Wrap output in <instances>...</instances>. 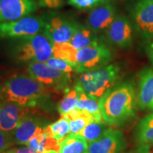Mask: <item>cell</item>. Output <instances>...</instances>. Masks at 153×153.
<instances>
[{
	"label": "cell",
	"instance_id": "cell-13",
	"mask_svg": "<svg viewBox=\"0 0 153 153\" xmlns=\"http://www.w3.org/2000/svg\"><path fill=\"white\" fill-rule=\"evenodd\" d=\"M125 146L122 132L112 128L106 129L102 135L88 145L89 153H119Z\"/></svg>",
	"mask_w": 153,
	"mask_h": 153
},
{
	"label": "cell",
	"instance_id": "cell-5",
	"mask_svg": "<svg viewBox=\"0 0 153 153\" xmlns=\"http://www.w3.org/2000/svg\"><path fill=\"white\" fill-rule=\"evenodd\" d=\"M43 18V33L53 44L69 43L79 24L72 17L57 12L48 13Z\"/></svg>",
	"mask_w": 153,
	"mask_h": 153
},
{
	"label": "cell",
	"instance_id": "cell-3",
	"mask_svg": "<svg viewBox=\"0 0 153 153\" xmlns=\"http://www.w3.org/2000/svg\"><path fill=\"white\" fill-rule=\"evenodd\" d=\"M53 44L41 33L11 39L8 44L9 55L18 63L46 62L53 57Z\"/></svg>",
	"mask_w": 153,
	"mask_h": 153
},
{
	"label": "cell",
	"instance_id": "cell-16",
	"mask_svg": "<svg viewBox=\"0 0 153 153\" xmlns=\"http://www.w3.org/2000/svg\"><path fill=\"white\" fill-rule=\"evenodd\" d=\"M137 101L143 110L153 111V70L144 68L139 74Z\"/></svg>",
	"mask_w": 153,
	"mask_h": 153
},
{
	"label": "cell",
	"instance_id": "cell-24",
	"mask_svg": "<svg viewBox=\"0 0 153 153\" xmlns=\"http://www.w3.org/2000/svg\"><path fill=\"white\" fill-rule=\"evenodd\" d=\"M49 126L53 137L59 143L62 142L68 135H70V122L64 116H62L57 121Z\"/></svg>",
	"mask_w": 153,
	"mask_h": 153
},
{
	"label": "cell",
	"instance_id": "cell-14",
	"mask_svg": "<svg viewBox=\"0 0 153 153\" xmlns=\"http://www.w3.org/2000/svg\"><path fill=\"white\" fill-rule=\"evenodd\" d=\"M117 16V9L111 2L102 4L91 9L86 19V25L98 34L109 27Z\"/></svg>",
	"mask_w": 153,
	"mask_h": 153
},
{
	"label": "cell",
	"instance_id": "cell-29",
	"mask_svg": "<svg viewBox=\"0 0 153 153\" xmlns=\"http://www.w3.org/2000/svg\"><path fill=\"white\" fill-rule=\"evenodd\" d=\"M0 153H38L30 148H11Z\"/></svg>",
	"mask_w": 153,
	"mask_h": 153
},
{
	"label": "cell",
	"instance_id": "cell-26",
	"mask_svg": "<svg viewBox=\"0 0 153 153\" xmlns=\"http://www.w3.org/2000/svg\"><path fill=\"white\" fill-rule=\"evenodd\" d=\"M46 63L50 67L57 70V71L62 72V73L72 75V73L75 72L73 66L70 63H69L68 61L62 60V59L52 57L47 61Z\"/></svg>",
	"mask_w": 153,
	"mask_h": 153
},
{
	"label": "cell",
	"instance_id": "cell-21",
	"mask_svg": "<svg viewBox=\"0 0 153 153\" xmlns=\"http://www.w3.org/2000/svg\"><path fill=\"white\" fill-rule=\"evenodd\" d=\"M77 51L70 43L53 44V57L68 61L75 70Z\"/></svg>",
	"mask_w": 153,
	"mask_h": 153
},
{
	"label": "cell",
	"instance_id": "cell-19",
	"mask_svg": "<svg viewBox=\"0 0 153 153\" xmlns=\"http://www.w3.org/2000/svg\"><path fill=\"white\" fill-rule=\"evenodd\" d=\"M137 139L140 144L153 146V114L147 115L140 121Z\"/></svg>",
	"mask_w": 153,
	"mask_h": 153
},
{
	"label": "cell",
	"instance_id": "cell-28",
	"mask_svg": "<svg viewBox=\"0 0 153 153\" xmlns=\"http://www.w3.org/2000/svg\"><path fill=\"white\" fill-rule=\"evenodd\" d=\"M13 145L10 136L0 130V152L11 148Z\"/></svg>",
	"mask_w": 153,
	"mask_h": 153
},
{
	"label": "cell",
	"instance_id": "cell-33",
	"mask_svg": "<svg viewBox=\"0 0 153 153\" xmlns=\"http://www.w3.org/2000/svg\"><path fill=\"white\" fill-rule=\"evenodd\" d=\"M151 1H153V0H151Z\"/></svg>",
	"mask_w": 153,
	"mask_h": 153
},
{
	"label": "cell",
	"instance_id": "cell-22",
	"mask_svg": "<svg viewBox=\"0 0 153 153\" xmlns=\"http://www.w3.org/2000/svg\"><path fill=\"white\" fill-rule=\"evenodd\" d=\"M105 124L106 123L104 122H90L77 135L85 139L89 144V143L98 139L106 131V129Z\"/></svg>",
	"mask_w": 153,
	"mask_h": 153
},
{
	"label": "cell",
	"instance_id": "cell-17",
	"mask_svg": "<svg viewBox=\"0 0 153 153\" xmlns=\"http://www.w3.org/2000/svg\"><path fill=\"white\" fill-rule=\"evenodd\" d=\"M69 43L71 44L74 48L80 50L97 45L102 42L99 39L97 33L94 32L87 25H83L79 23L73 36Z\"/></svg>",
	"mask_w": 153,
	"mask_h": 153
},
{
	"label": "cell",
	"instance_id": "cell-25",
	"mask_svg": "<svg viewBox=\"0 0 153 153\" xmlns=\"http://www.w3.org/2000/svg\"><path fill=\"white\" fill-rule=\"evenodd\" d=\"M113 0H68V4L82 11L91 10L97 6L111 2Z\"/></svg>",
	"mask_w": 153,
	"mask_h": 153
},
{
	"label": "cell",
	"instance_id": "cell-1",
	"mask_svg": "<svg viewBox=\"0 0 153 153\" xmlns=\"http://www.w3.org/2000/svg\"><path fill=\"white\" fill-rule=\"evenodd\" d=\"M48 88L30 75H15L0 85V100L34 108L48 98Z\"/></svg>",
	"mask_w": 153,
	"mask_h": 153
},
{
	"label": "cell",
	"instance_id": "cell-11",
	"mask_svg": "<svg viewBox=\"0 0 153 153\" xmlns=\"http://www.w3.org/2000/svg\"><path fill=\"white\" fill-rule=\"evenodd\" d=\"M137 32L145 41L153 39V1L137 0L131 10Z\"/></svg>",
	"mask_w": 153,
	"mask_h": 153
},
{
	"label": "cell",
	"instance_id": "cell-6",
	"mask_svg": "<svg viewBox=\"0 0 153 153\" xmlns=\"http://www.w3.org/2000/svg\"><path fill=\"white\" fill-rule=\"evenodd\" d=\"M112 58L111 51L103 43L78 50L75 72L82 74L102 68L108 65Z\"/></svg>",
	"mask_w": 153,
	"mask_h": 153
},
{
	"label": "cell",
	"instance_id": "cell-2",
	"mask_svg": "<svg viewBox=\"0 0 153 153\" xmlns=\"http://www.w3.org/2000/svg\"><path fill=\"white\" fill-rule=\"evenodd\" d=\"M101 116L107 125H118L135 114V91L131 84L116 86L99 100Z\"/></svg>",
	"mask_w": 153,
	"mask_h": 153
},
{
	"label": "cell",
	"instance_id": "cell-10",
	"mask_svg": "<svg viewBox=\"0 0 153 153\" xmlns=\"http://www.w3.org/2000/svg\"><path fill=\"white\" fill-rule=\"evenodd\" d=\"M108 43L120 49L131 48L133 42V29L129 19L124 15H118L109 27L105 30Z\"/></svg>",
	"mask_w": 153,
	"mask_h": 153
},
{
	"label": "cell",
	"instance_id": "cell-27",
	"mask_svg": "<svg viewBox=\"0 0 153 153\" xmlns=\"http://www.w3.org/2000/svg\"><path fill=\"white\" fill-rule=\"evenodd\" d=\"M65 0H38L37 3L39 7H43L49 9H56L62 7Z\"/></svg>",
	"mask_w": 153,
	"mask_h": 153
},
{
	"label": "cell",
	"instance_id": "cell-20",
	"mask_svg": "<svg viewBox=\"0 0 153 153\" xmlns=\"http://www.w3.org/2000/svg\"><path fill=\"white\" fill-rule=\"evenodd\" d=\"M60 153H82L88 150V143L76 134H70L60 142Z\"/></svg>",
	"mask_w": 153,
	"mask_h": 153
},
{
	"label": "cell",
	"instance_id": "cell-23",
	"mask_svg": "<svg viewBox=\"0 0 153 153\" xmlns=\"http://www.w3.org/2000/svg\"><path fill=\"white\" fill-rule=\"evenodd\" d=\"M79 91L74 87L73 89L68 90L66 94L61 100L58 106V111L61 116L68 114L76 108V104L79 99Z\"/></svg>",
	"mask_w": 153,
	"mask_h": 153
},
{
	"label": "cell",
	"instance_id": "cell-4",
	"mask_svg": "<svg viewBox=\"0 0 153 153\" xmlns=\"http://www.w3.org/2000/svg\"><path fill=\"white\" fill-rule=\"evenodd\" d=\"M120 74V68L116 63L80 74L75 87L94 99H100L114 87Z\"/></svg>",
	"mask_w": 153,
	"mask_h": 153
},
{
	"label": "cell",
	"instance_id": "cell-12",
	"mask_svg": "<svg viewBox=\"0 0 153 153\" xmlns=\"http://www.w3.org/2000/svg\"><path fill=\"white\" fill-rule=\"evenodd\" d=\"M38 7L36 0H0V24L31 15Z\"/></svg>",
	"mask_w": 153,
	"mask_h": 153
},
{
	"label": "cell",
	"instance_id": "cell-30",
	"mask_svg": "<svg viewBox=\"0 0 153 153\" xmlns=\"http://www.w3.org/2000/svg\"><path fill=\"white\" fill-rule=\"evenodd\" d=\"M150 147L149 145H141L136 151V153H151L150 150Z\"/></svg>",
	"mask_w": 153,
	"mask_h": 153
},
{
	"label": "cell",
	"instance_id": "cell-18",
	"mask_svg": "<svg viewBox=\"0 0 153 153\" xmlns=\"http://www.w3.org/2000/svg\"><path fill=\"white\" fill-rule=\"evenodd\" d=\"M75 87V86H74ZM79 91V99L76 104V108L80 110H85L89 112L96 120L99 122H104L101 116L99 100L89 97L85 91L75 87Z\"/></svg>",
	"mask_w": 153,
	"mask_h": 153
},
{
	"label": "cell",
	"instance_id": "cell-7",
	"mask_svg": "<svg viewBox=\"0 0 153 153\" xmlns=\"http://www.w3.org/2000/svg\"><path fill=\"white\" fill-rule=\"evenodd\" d=\"M43 16L29 15L13 22L0 24V38H20L43 33Z\"/></svg>",
	"mask_w": 153,
	"mask_h": 153
},
{
	"label": "cell",
	"instance_id": "cell-8",
	"mask_svg": "<svg viewBox=\"0 0 153 153\" xmlns=\"http://www.w3.org/2000/svg\"><path fill=\"white\" fill-rule=\"evenodd\" d=\"M27 72L33 79L47 87L56 89H68L72 75L62 73L50 67L46 62L28 64Z\"/></svg>",
	"mask_w": 153,
	"mask_h": 153
},
{
	"label": "cell",
	"instance_id": "cell-15",
	"mask_svg": "<svg viewBox=\"0 0 153 153\" xmlns=\"http://www.w3.org/2000/svg\"><path fill=\"white\" fill-rule=\"evenodd\" d=\"M48 126L43 120L30 115L24 118L18 127L11 133L10 137L14 145H26L36 134L43 131Z\"/></svg>",
	"mask_w": 153,
	"mask_h": 153
},
{
	"label": "cell",
	"instance_id": "cell-9",
	"mask_svg": "<svg viewBox=\"0 0 153 153\" xmlns=\"http://www.w3.org/2000/svg\"><path fill=\"white\" fill-rule=\"evenodd\" d=\"M34 113L30 107L0 100V130L10 136L24 118L35 114Z\"/></svg>",
	"mask_w": 153,
	"mask_h": 153
},
{
	"label": "cell",
	"instance_id": "cell-31",
	"mask_svg": "<svg viewBox=\"0 0 153 153\" xmlns=\"http://www.w3.org/2000/svg\"><path fill=\"white\" fill-rule=\"evenodd\" d=\"M148 54L151 62L153 65V42L150 44V45L148 48Z\"/></svg>",
	"mask_w": 153,
	"mask_h": 153
},
{
	"label": "cell",
	"instance_id": "cell-32",
	"mask_svg": "<svg viewBox=\"0 0 153 153\" xmlns=\"http://www.w3.org/2000/svg\"><path fill=\"white\" fill-rule=\"evenodd\" d=\"M82 153H89V152H88V151H85V152H82Z\"/></svg>",
	"mask_w": 153,
	"mask_h": 153
}]
</instances>
